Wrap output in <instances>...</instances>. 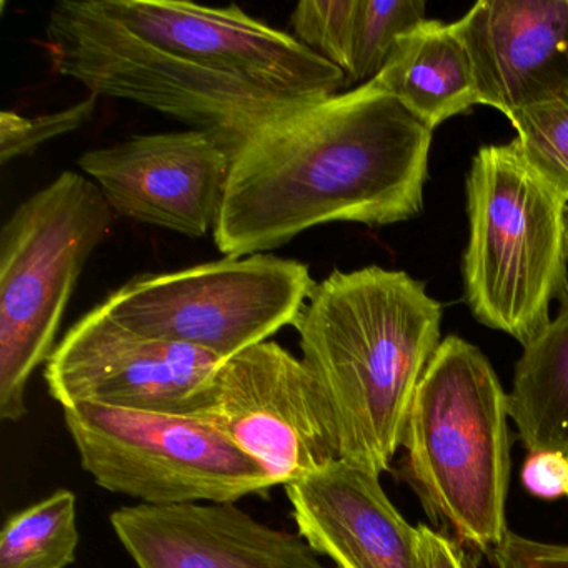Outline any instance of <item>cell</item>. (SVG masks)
Instances as JSON below:
<instances>
[{
	"mask_svg": "<svg viewBox=\"0 0 568 568\" xmlns=\"http://www.w3.org/2000/svg\"><path fill=\"white\" fill-rule=\"evenodd\" d=\"M45 39L58 74L98 98L209 132L232 155L262 129L347 85L341 69L237 6L61 0Z\"/></svg>",
	"mask_w": 568,
	"mask_h": 568,
	"instance_id": "cell-1",
	"label": "cell"
},
{
	"mask_svg": "<svg viewBox=\"0 0 568 568\" xmlns=\"http://www.w3.org/2000/svg\"><path fill=\"white\" fill-rule=\"evenodd\" d=\"M432 139L434 131L368 82L307 105L232 155L215 245L242 258L331 222L410 221L424 211Z\"/></svg>",
	"mask_w": 568,
	"mask_h": 568,
	"instance_id": "cell-2",
	"label": "cell"
},
{
	"mask_svg": "<svg viewBox=\"0 0 568 568\" xmlns=\"http://www.w3.org/2000/svg\"><path fill=\"white\" fill-rule=\"evenodd\" d=\"M444 308L424 282L371 265L315 284L295 328L324 390L341 460L381 477L402 447L415 388L440 345Z\"/></svg>",
	"mask_w": 568,
	"mask_h": 568,
	"instance_id": "cell-3",
	"label": "cell"
},
{
	"mask_svg": "<svg viewBox=\"0 0 568 568\" xmlns=\"http://www.w3.org/2000/svg\"><path fill=\"white\" fill-rule=\"evenodd\" d=\"M508 395L480 348L450 335L428 362L408 408L405 474L432 520L495 550L505 521Z\"/></svg>",
	"mask_w": 568,
	"mask_h": 568,
	"instance_id": "cell-4",
	"label": "cell"
},
{
	"mask_svg": "<svg viewBox=\"0 0 568 568\" xmlns=\"http://www.w3.org/2000/svg\"><path fill=\"white\" fill-rule=\"evenodd\" d=\"M464 297L478 324L528 345L568 292L565 204L515 141L478 149L467 175Z\"/></svg>",
	"mask_w": 568,
	"mask_h": 568,
	"instance_id": "cell-5",
	"label": "cell"
},
{
	"mask_svg": "<svg viewBox=\"0 0 568 568\" xmlns=\"http://www.w3.org/2000/svg\"><path fill=\"white\" fill-rule=\"evenodd\" d=\"M114 212L95 182L64 171L26 199L0 232V418L28 415L29 381L55 337L84 265Z\"/></svg>",
	"mask_w": 568,
	"mask_h": 568,
	"instance_id": "cell-6",
	"label": "cell"
},
{
	"mask_svg": "<svg viewBox=\"0 0 568 568\" xmlns=\"http://www.w3.org/2000/svg\"><path fill=\"white\" fill-rule=\"evenodd\" d=\"M64 422L95 484L142 505L235 504L277 487L202 418L84 404L64 408Z\"/></svg>",
	"mask_w": 568,
	"mask_h": 568,
	"instance_id": "cell-7",
	"label": "cell"
},
{
	"mask_svg": "<svg viewBox=\"0 0 568 568\" xmlns=\"http://www.w3.org/2000/svg\"><path fill=\"white\" fill-rule=\"evenodd\" d=\"M314 287L302 262L257 254L138 275L98 307L132 334L225 362L295 325Z\"/></svg>",
	"mask_w": 568,
	"mask_h": 568,
	"instance_id": "cell-8",
	"label": "cell"
},
{
	"mask_svg": "<svg viewBox=\"0 0 568 568\" xmlns=\"http://www.w3.org/2000/svg\"><path fill=\"white\" fill-rule=\"evenodd\" d=\"M191 417L214 425L261 462L277 487L341 460L324 390L302 358L275 342L225 361Z\"/></svg>",
	"mask_w": 568,
	"mask_h": 568,
	"instance_id": "cell-9",
	"label": "cell"
},
{
	"mask_svg": "<svg viewBox=\"0 0 568 568\" xmlns=\"http://www.w3.org/2000/svg\"><path fill=\"white\" fill-rule=\"evenodd\" d=\"M222 364L209 352L132 334L95 307L59 342L44 377L62 408L95 404L192 415Z\"/></svg>",
	"mask_w": 568,
	"mask_h": 568,
	"instance_id": "cell-10",
	"label": "cell"
},
{
	"mask_svg": "<svg viewBox=\"0 0 568 568\" xmlns=\"http://www.w3.org/2000/svg\"><path fill=\"white\" fill-rule=\"evenodd\" d=\"M121 217L204 237L214 232L224 202L232 152L205 131L134 135L79 158Z\"/></svg>",
	"mask_w": 568,
	"mask_h": 568,
	"instance_id": "cell-11",
	"label": "cell"
},
{
	"mask_svg": "<svg viewBox=\"0 0 568 568\" xmlns=\"http://www.w3.org/2000/svg\"><path fill=\"white\" fill-rule=\"evenodd\" d=\"M454 28L478 104L505 118L568 104V0H481Z\"/></svg>",
	"mask_w": 568,
	"mask_h": 568,
	"instance_id": "cell-12",
	"label": "cell"
},
{
	"mask_svg": "<svg viewBox=\"0 0 568 568\" xmlns=\"http://www.w3.org/2000/svg\"><path fill=\"white\" fill-rule=\"evenodd\" d=\"M111 525L139 568H331L301 534L235 504L129 505Z\"/></svg>",
	"mask_w": 568,
	"mask_h": 568,
	"instance_id": "cell-13",
	"label": "cell"
},
{
	"mask_svg": "<svg viewBox=\"0 0 568 568\" xmlns=\"http://www.w3.org/2000/svg\"><path fill=\"white\" fill-rule=\"evenodd\" d=\"M298 534L337 568H425L420 531L381 477L344 460L284 485Z\"/></svg>",
	"mask_w": 568,
	"mask_h": 568,
	"instance_id": "cell-14",
	"label": "cell"
},
{
	"mask_svg": "<svg viewBox=\"0 0 568 568\" xmlns=\"http://www.w3.org/2000/svg\"><path fill=\"white\" fill-rule=\"evenodd\" d=\"M368 84L397 99L430 131L478 104L467 49L454 24L440 21H425L402 36Z\"/></svg>",
	"mask_w": 568,
	"mask_h": 568,
	"instance_id": "cell-15",
	"label": "cell"
},
{
	"mask_svg": "<svg viewBox=\"0 0 568 568\" xmlns=\"http://www.w3.org/2000/svg\"><path fill=\"white\" fill-rule=\"evenodd\" d=\"M558 305L517 362L508 415L528 452L568 455V292Z\"/></svg>",
	"mask_w": 568,
	"mask_h": 568,
	"instance_id": "cell-16",
	"label": "cell"
},
{
	"mask_svg": "<svg viewBox=\"0 0 568 568\" xmlns=\"http://www.w3.org/2000/svg\"><path fill=\"white\" fill-rule=\"evenodd\" d=\"M78 498L54 491L11 515L0 534V568H65L78 551Z\"/></svg>",
	"mask_w": 568,
	"mask_h": 568,
	"instance_id": "cell-17",
	"label": "cell"
},
{
	"mask_svg": "<svg viewBox=\"0 0 568 568\" xmlns=\"http://www.w3.org/2000/svg\"><path fill=\"white\" fill-rule=\"evenodd\" d=\"M424 0H358L347 85L374 81L402 36L424 24Z\"/></svg>",
	"mask_w": 568,
	"mask_h": 568,
	"instance_id": "cell-18",
	"label": "cell"
},
{
	"mask_svg": "<svg viewBox=\"0 0 568 568\" xmlns=\"http://www.w3.org/2000/svg\"><path fill=\"white\" fill-rule=\"evenodd\" d=\"M518 151L531 171L568 204V104L508 115Z\"/></svg>",
	"mask_w": 568,
	"mask_h": 568,
	"instance_id": "cell-19",
	"label": "cell"
},
{
	"mask_svg": "<svg viewBox=\"0 0 568 568\" xmlns=\"http://www.w3.org/2000/svg\"><path fill=\"white\" fill-rule=\"evenodd\" d=\"M358 0H304L295 6L291 24L294 38L347 79L352 68L355 16Z\"/></svg>",
	"mask_w": 568,
	"mask_h": 568,
	"instance_id": "cell-20",
	"label": "cell"
},
{
	"mask_svg": "<svg viewBox=\"0 0 568 568\" xmlns=\"http://www.w3.org/2000/svg\"><path fill=\"white\" fill-rule=\"evenodd\" d=\"M98 95L91 94L78 104L38 118H24L18 112L0 114V162L2 165L32 154L45 142L78 131L91 122L98 105Z\"/></svg>",
	"mask_w": 568,
	"mask_h": 568,
	"instance_id": "cell-21",
	"label": "cell"
},
{
	"mask_svg": "<svg viewBox=\"0 0 568 568\" xmlns=\"http://www.w3.org/2000/svg\"><path fill=\"white\" fill-rule=\"evenodd\" d=\"M494 554L498 568H568V547L541 544L511 531Z\"/></svg>",
	"mask_w": 568,
	"mask_h": 568,
	"instance_id": "cell-22",
	"label": "cell"
},
{
	"mask_svg": "<svg viewBox=\"0 0 568 568\" xmlns=\"http://www.w3.org/2000/svg\"><path fill=\"white\" fill-rule=\"evenodd\" d=\"M530 494L541 498L568 495V455L561 452H530L521 470Z\"/></svg>",
	"mask_w": 568,
	"mask_h": 568,
	"instance_id": "cell-23",
	"label": "cell"
},
{
	"mask_svg": "<svg viewBox=\"0 0 568 568\" xmlns=\"http://www.w3.org/2000/svg\"><path fill=\"white\" fill-rule=\"evenodd\" d=\"M418 531H420L425 568H474L452 538L425 525H420Z\"/></svg>",
	"mask_w": 568,
	"mask_h": 568,
	"instance_id": "cell-24",
	"label": "cell"
},
{
	"mask_svg": "<svg viewBox=\"0 0 568 568\" xmlns=\"http://www.w3.org/2000/svg\"><path fill=\"white\" fill-rule=\"evenodd\" d=\"M565 248H567V261H568V204L565 207Z\"/></svg>",
	"mask_w": 568,
	"mask_h": 568,
	"instance_id": "cell-25",
	"label": "cell"
}]
</instances>
